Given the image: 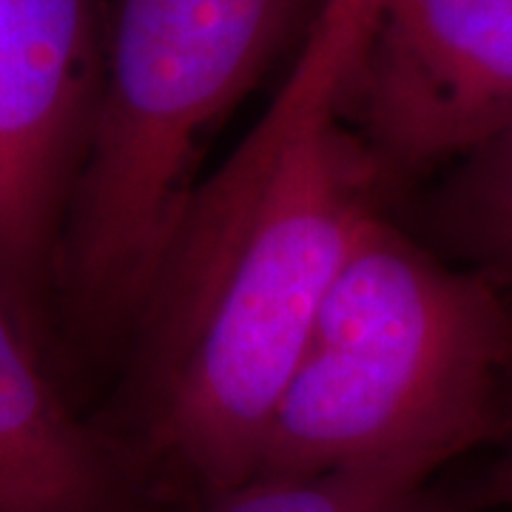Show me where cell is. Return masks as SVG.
Instances as JSON below:
<instances>
[{
	"label": "cell",
	"mask_w": 512,
	"mask_h": 512,
	"mask_svg": "<svg viewBox=\"0 0 512 512\" xmlns=\"http://www.w3.org/2000/svg\"><path fill=\"white\" fill-rule=\"evenodd\" d=\"M387 183L336 94L285 77L200 185L137 322L151 436L208 484H251L316 313Z\"/></svg>",
	"instance_id": "cell-1"
},
{
	"label": "cell",
	"mask_w": 512,
	"mask_h": 512,
	"mask_svg": "<svg viewBox=\"0 0 512 512\" xmlns=\"http://www.w3.org/2000/svg\"><path fill=\"white\" fill-rule=\"evenodd\" d=\"M325 0H106L103 74L55 282L74 322L137 319L217 128Z\"/></svg>",
	"instance_id": "cell-2"
},
{
	"label": "cell",
	"mask_w": 512,
	"mask_h": 512,
	"mask_svg": "<svg viewBox=\"0 0 512 512\" xmlns=\"http://www.w3.org/2000/svg\"><path fill=\"white\" fill-rule=\"evenodd\" d=\"M512 313L490 276L427 254L382 214L336 274L276 404L256 478L416 461L493 433Z\"/></svg>",
	"instance_id": "cell-3"
},
{
	"label": "cell",
	"mask_w": 512,
	"mask_h": 512,
	"mask_svg": "<svg viewBox=\"0 0 512 512\" xmlns=\"http://www.w3.org/2000/svg\"><path fill=\"white\" fill-rule=\"evenodd\" d=\"M336 111L387 183L512 128V0H370Z\"/></svg>",
	"instance_id": "cell-4"
},
{
	"label": "cell",
	"mask_w": 512,
	"mask_h": 512,
	"mask_svg": "<svg viewBox=\"0 0 512 512\" xmlns=\"http://www.w3.org/2000/svg\"><path fill=\"white\" fill-rule=\"evenodd\" d=\"M106 0H0V291L32 325L103 74Z\"/></svg>",
	"instance_id": "cell-5"
},
{
	"label": "cell",
	"mask_w": 512,
	"mask_h": 512,
	"mask_svg": "<svg viewBox=\"0 0 512 512\" xmlns=\"http://www.w3.org/2000/svg\"><path fill=\"white\" fill-rule=\"evenodd\" d=\"M106 464L0 291V512H100Z\"/></svg>",
	"instance_id": "cell-6"
},
{
	"label": "cell",
	"mask_w": 512,
	"mask_h": 512,
	"mask_svg": "<svg viewBox=\"0 0 512 512\" xmlns=\"http://www.w3.org/2000/svg\"><path fill=\"white\" fill-rule=\"evenodd\" d=\"M430 473L416 461H384L319 476L256 478L225 495L220 512H393Z\"/></svg>",
	"instance_id": "cell-7"
},
{
	"label": "cell",
	"mask_w": 512,
	"mask_h": 512,
	"mask_svg": "<svg viewBox=\"0 0 512 512\" xmlns=\"http://www.w3.org/2000/svg\"><path fill=\"white\" fill-rule=\"evenodd\" d=\"M453 237L487 274L512 282V128L458 160L447 188Z\"/></svg>",
	"instance_id": "cell-8"
},
{
	"label": "cell",
	"mask_w": 512,
	"mask_h": 512,
	"mask_svg": "<svg viewBox=\"0 0 512 512\" xmlns=\"http://www.w3.org/2000/svg\"><path fill=\"white\" fill-rule=\"evenodd\" d=\"M367 9H370V0H325L313 20L311 32L325 37L330 43L336 40V46L342 43V49L353 55L359 35L365 29Z\"/></svg>",
	"instance_id": "cell-9"
},
{
	"label": "cell",
	"mask_w": 512,
	"mask_h": 512,
	"mask_svg": "<svg viewBox=\"0 0 512 512\" xmlns=\"http://www.w3.org/2000/svg\"><path fill=\"white\" fill-rule=\"evenodd\" d=\"M393 512H447L444 507H436V504H427L419 493L413 495V498H407L402 507H396Z\"/></svg>",
	"instance_id": "cell-10"
},
{
	"label": "cell",
	"mask_w": 512,
	"mask_h": 512,
	"mask_svg": "<svg viewBox=\"0 0 512 512\" xmlns=\"http://www.w3.org/2000/svg\"><path fill=\"white\" fill-rule=\"evenodd\" d=\"M510 467H512V464H510Z\"/></svg>",
	"instance_id": "cell-11"
}]
</instances>
